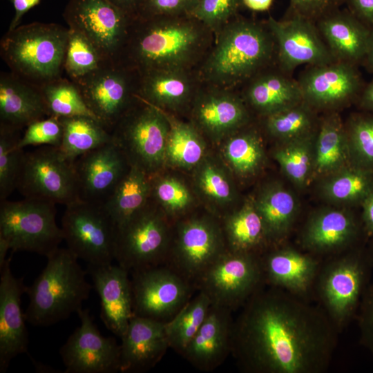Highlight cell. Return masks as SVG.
Wrapping results in <instances>:
<instances>
[{
	"mask_svg": "<svg viewBox=\"0 0 373 373\" xmlns=\"http://www.w3.org/2000/svg\"><path fill=\"white\" fill-rule=\"evenodd\" d=\"M322 307L262 285L233 320L231 354L247 373H321L336 343Z\"/></svg>",
	"mask_w": 373,
	"mask_h": 373,
	"instance_id": "6da1fadb",
	"label": "cell"
},
{
	"mask_svg": "<svg viewBox=\"0 0 373 373\" xmlns=\"http://www.w3.org/2000/svg\"><path fill=\"white\" fill-rule=\"evenodd\" d=\"M200 41L199 28L191 20L179 16L138 18L119 62L139 72L182 68Z\"/></svg>",
	"mask_w": 373,
	"mask_h": 373,
	"instance_id": "7a4b0ae2",
	"label": "cell"
},
{
	"mask_svg": "<svg viewBox=\"0 0 373 373\" xmlns=\"http://www.w3.org/2000/svg\"><path fill=\"white\" fill-rule=\"evenodd\" d=\"M46 258V267L26 287L29 303L24 315L35 326H50L77 313L92 289L87 271L68 248L58 247Z\"/></svg>",
	"mask_w": 373,
	"mask_h": 373,
	"instance_id": "3957f363",
	"label": "cell"
},
{
	"mask_svg": "<svg viewBox=\"0 0 373 373\" xmlns=\"http://www.w3.org/2000/svg\"><path fill=\"white\" fill-rule=\"evenodd\" d=\"M69 29L33 22L8 30L0 54L10 71L38 86L61 76Z\"/></svg>",
	"mask_w": 373,
	"mask_h": 373,
	"instance_id": "277c9868",
	"label": "cell"
},
{
	"mask_svg": "<svg viewBox=\"0 0 373 373\" xmlns=\"http://www.w3.org/2000/svg\"><path fill=\"white\" fill-rule=\"evenodd\" d=\"M276 51L269 29L254 21L238 19L227 23L207 63L213 80L234 83L256 75Z\"/></svg>",
	"mask_w": 373,
	"mask_h": 373,
	"instance_id": "5b68a950",
	"label": "cell"
},
{
	"mask_svg": "<svg viewBox=\"0 0 373 373\" xmlns=\"http://www.w3.org/2000/svg\"><path fill=\"white\" fill-rule=\"evenodd\" d=\"M169 131L164 112L137 96L135 103L114 126L111 134L113 142L130 165L153 176L164 166Z\"/></svg>",
	"mask_w": 373,
	"mask_h": 373,
	"instance_id": "8992f818",
	"label": "cell"
},
{
	"mask_svg": "<svg viewBox=\"0 0 373 373\" xmlns=\"http://www.w3.org/2000/svg\"><path fill=\"white\" fill-rule=\"evenodd\" d=\"M171 235L169 218L151 199L144 208L117 227L115 260L129 273L165 265Z\"/></svg>",
	"mask_w": 373,
	"mask_h": 373,
	"instance_id": "52a82bcc",
	"label": "cell"
},
{
	"mask_svg": "<svg viewBox=\"0 0 373 373\" xmlns=\"http://www.w3.org/2000/svg\"><path fill=\"white\" fill-rule=\"evenodd\" d=\"M55 218V204L48 201L30 198L1 201L0 237L12 252L26 251L47 257L64 240Z\"/></svg>",
	"mask_w": 373,
	"mask_h": 373,
	"instance_id": "ba28073f",
	"label": "cell"
},
{
	"mask_svg": "<svg viewBox=\"0 0 373 373\" xmlns=\"http://www.w3.org/2000/svg\"><path fill=\"white\" fill-rule=\"evenodd\" d=\"M218 221L210 216H193L179 220L172 229L165 265L195 288L207 269L227 251Z\"/></svg>",
	"mask_w": 373,
	"mask_h": 373,
	"instance_id": "9c48e42d",
	"label": "cell"
},
{
	"mask_svg": "<svg viewBox=\"0 0 373 373\" xmlns=\"http://www.w3.org/2000/svg\"><path fill=\"white\" fill-rule=\"evenodd\" d=\"M371 265L357 252L321 265L314 286L321 307L336 329H341L357 312Z\"/></svg>",
	"mask_w": 373,
	"mask_h": 373,
	"instance_id": "30bf717a",
	"label": "cell"
},
{
	"mask_svg": "<svg viewBox=\"0 0 373 373\" xmlns=\"http://www.w3.org/2000/svg\"><path fill=\"white\" fill-rule=\"evenodd\" d=\"M61 228L67 248L91 265L115 260L117 226L102 204L79 200L68 206Z\"/></svg>",
	"mask_w": 373,
	"mask_h": 373,
	"instance_id": "8fae6325",
	"label": "cell"
},
{
	"mask_svg": "<svg viewBox=\"0 0 373 373\" xmlns=\"http://www.w3.org/2000/svg\"><path fill=\"white\" fill-rule=\"evenodd\" d=\"M63 17L109 62H119L134 19L108 0H69Z\"/></svg>",
	"mask_w": 373,
	"mask_h": 373,
	"instance_id": "7c38bea8",
	"label": "cell"
},
{
	"mask_svg": "<svg viewBox=\"0 0 373 373\" xmlns=\"http://www.w3.org/2000/svg\"><path fill=\"white\" fill-rule=\"evenodd\" d=\"M17 189L25 198L68 206L79 200L73 163L59 148L25 153Z\"/></svg>",
	"mask_w": 373,
	"mask_h": 373,
	"instance_id": "4fadbf2b",
	"label": "cell"
},
{
	"mask_svg": "<svg viewBox=\"0 0 373 373\" xmlns=\"http://www.w3.org/2000/svg\"><path fill=\"white\" fill-rule=\"evenodd\" d=\"M264 285L259 256L227 249L201 276L196 290L205 294L211 305L233 312Z\"/></svg>",
	"mask_w": 373,
	"mask_h": 373,
	"instance_id": "5bb4252c",
	"label": "cell"
},
{
	"mask_svg": "<svg viewBox=\"0 0 373 373\" xmlns=\"http://www.w3.org/2000/svg\"><path fill=\"white\" fill-rule=\"evenodd\" d=\"M130 274L133 316L167 322L196 290L191 282L166 265Z\"/></svg>",
	"mask_w": 373,
	"mask_h": 373,
	"instance_id": "9a60e30c",
	"label": "cell"
},
{
	"mask_svg": "<svg viewBox=\"0 0 373 373\" xmlns=\"http://www.w3.org/2000/svg\"><path fill=\"white\" fill-rule=\"evenodd\" d=\"M130 68L121 62H108L75 82L90 111L111 132L137 99Z\"/></svg>",
	"mask_w": 373,
	"mask_h": 373,
	"instance_id": "2e32d148",
	"label": "cell"
},
{
	"mask_svg": "<svg viewBox=\"0 0 373 373\" xmlns=\"http://www.w3.org/2000/svg\"><path fill=\"white\" fill-rule=\"evenodd\" d=\"M79 327L61 347L64 373H115L120 368V344L101 334L88 309L77 312Z\"/></svg>",
	"mask_w": 373,
	"mask_h": 373,
	"instance_id": "e0dca14e",
	"label": "cell"
},
{
	"mask_svg": "<svg viewBox=\"0 0 373 373\" xmlns=\"http://www.w3.org/2000/svg\"><path fill=\"white\" fill-rule=\"evenodd\" d=\"M267 26L274 39L281 70L290 74L301 65H322L336 61L315 21L291 14L281 21L269 17Z\"/></svg>",
	"mask_w": 373,
	"mask_h": 373,
	"instance_id": "ac0fdd59",
	"label": "cell"
},
{
	"mask_svg": "<svg viewBox=\"0 0 373 373\" xmlns=\"http://www.w3.org/2000/svg\"><path fill=\"white\" fill-rule=\"evenodd\" d=\"M297 81L303 102L318 108L348 102L360 96L364 87L358 66L338 61L309 66Z\"/></svg>",
	"mask_w": 373,
	"mask_h": 373,
	"instance_id": "d6986e66",
	"label": "cell"
},
{
	"mask_svg": "<svg viewBox=\"0 0 373 373\" xmlns=\"http://www.w3.org/2000/svg\"><path fill=\"white\" fill-rule=\"evenodd\" d=\"M73 166L79 200L104 204L131 165L113 141L79 157Z\"/></svg>",
	"mask_w": 373,
	"mask_h": 373,
	"instance_id": "ffe728a7",
	"label": "cell"
},
{
	"mask_svg": "<svg viewBox=\"0 0 373 373\" xmlns=\"http://www.w3.org/2000/svg\"><path fill=\"white\" fill-rule=\"evenodd\" d=\"M11 257L0 268V373L7 371L18 355L28 352V333L21 298L26 291L23 278L10 268Z\"/></svg>",
	"mask_w": 373,
	"mask_h": 373,
	"instance_id": "44dd1931",
	"label": "cell"
},
{
	"mask_svg": "<svg viewBox=\"0 0 373 373\" xmlns=\"http://www.w3.org/2000/svg\"><path fill=\"white\" fill-rule=\"evenodd\" d=\"M86 271L100 299L102 322L121 338L133 316L129 271L118 264L88 265Z\"/></svg>",
	"mask_w": 373,
	"mask_h": 373,
	"instance_id": "7402d4cb",
	"label": "cell"
},
{
	"mask_svg": "<svg viewBox=\"0 0 373 373\" xmlns=\"http://www.w3.org/2000/svg\"><path fill=\"white\" fill-rule=\"evenodd\" d=\"M260 261L265 285L303 298L314 287L322 265L314 256L291 247L265 251Z\"/></svg>",
	"mask_w": 373,
	"mask_h": 373,
	"instance_id": "603a6c76",
	"label": "cell"
},
{
	"mask_svg": "<svg viewBox=\"0 0 373 373\" xmlns=\"http://www.w3.org/2000/svg\"><path fill=\"white\" fill-rule=\"evenodd\" d=\"M166 322L133 316L122 336V373H142L153 368L169 347Z\"/></svg>",
	"mask_w": 373,
	"mask_h": 373,
	"instance_id": "cb8c5ba5",
	"label": "cell"
},
{
	"mask_svg": "<svg viewBox=\"0 0 373 373\" xmlns=\"http://www.w3.org/2000/svg\"><path fill=\"white\" fill-rule=\"evenodd\" d=\"M229 309L211 305L182 356L202 372H211L231 354L233 319Z\"/></svg>",
	"mask_w": 373,
	"mask_h": 373,
	"instance_id": "d4e9b609",
	"label": "cell"
},
{
	"mask_svg": "<svg viewBox=\"0 0 373 373\" xmlns=\"http://www.w3.org/2000/svg\"><path fill=\"white\" fill-rule=\"evenodd\" d=\"M336 61L362 64L367 50L371 28L349 10L336 9L315 21Z\"/></svg>",
	"mask_w": 373,
	"mask_h": 373,
	"instance_id": "484cf974",
	"label": "cell"
},
{
	"mask_svg": "<svg viewBox=\"0 0 373 373\" xmlns=\"http://www.w3.org/2000/svg\"><path fill=\"white\" fill-rule=\"evenodd\" d=\"M48 117L39 86L12 72L0 75V126L20 131Z\"/></svg>",
	"mask_w": 373,
	"mask_h": 373,
	"instance_id": "4316f807",
	"label": "cell"
},
{
	"mask_svg": "<svg viewBox=\"0 0 373 373\" xmlns=\"http://www.w3.org/2000/svg\"><path fill=\"white\" fill-rule=\"evenodd\" d=\"M198 127L211 140L230 135L248 119L247 109L237 97L223 92H210L199 97L193 110Z\"/></svg>",
	"mask_w": 373,
	"mask_h": 373,
	"instance_id": "83f0119b",
	"label": "cell"
},
{
	"mask_svg": "<svg viewBox=\"0 0 373 373\" xmlns=\"http://www.w3.org/2000/svg\"><path fill=\"white\" fill-rule=\"evenodd\" d=\"M358 233L354 216L339 209H326L312 216L301 234L305 249L314 254H327L344 249Z\"/></svg>",
	"mask_w": 373,
	"mask_h": 373,
	"instance_id": "f1b7e54d",
	"label": "cell"
},
{
	"mask_svg": "<svg viewBox=\"0 0 373 373\" xmlns=\"http://www.w3.org/2000/svg\"><path fill=\"white\" fill-rule=\"evenodd\" d=\"M181 69L137 71V96L165 111L180 108L188 102L191 92L190 82Z\"/></svg>",
	"mask_w": 373,
	"mask_h": 373,
	"instance_id": "f546056e",
	"label": "cell"
},
{
	"mask_svg": "<svg viewBox=\"0 0 373 373\" xmlns=\"http://www.w3.org/2000/svg\"><path fill=\"white\" fill-rule=\"evenodd\" d=\"M246 96L249 103L265 116L303 101L298 81L281 70L256 76L247 89Z\"/></svg>",
	"mask_w": 373,
	"mask_h": 373,
	"instance_id": "4dcf8cb0",
	"label": "cell"
},
{
	"mask_svg": "<svg viewBox=\"0 0 373 373\" xmlns=\"http://www.w3.org/2000/svg\"><path fill=\"white\" fill-rule=\"evenodd\" d=\"M221 224L227 249L260 256L270 244L254 201L224 216Z\"/></svg>",
	"mask_w": 373,
	"mask_h": 373,
	"instance_id": "1f68e13d",
	"label": "cell"
},
{
	"mask_svg": "<svg viewBox=\"0 0 373 373\" xmlns=\"http://www.w3.org/2000/svg\"><path fill=\"white\" fill-rule=\"evenodd\" d=\"M271 243L284 239L294 223L298 207L293 194L281 185L264 188L254 201Z\"/></svg>",
	"mask_w": 373,
	"mask_h": 373,
	"instance_id": "d6a6232c",
	"label": "cell"
},
{
	"mask_svg": "<svg viewBox=\"0 0 373 373\" xmlns=\"http://www.w3.org/2000/svg\"><path fill=\"white\" fill-rule=\"evenodd\" d=\"M151 176L131 165L126 173L103 204L117 227L144 208L151 200Z\"/></svg>",
	"mask_w": 373,
	"mask_h": 373,
	"instance_id": "836d02e7",
	"label": "cell"
},
{
	"mask_svg": "<svg viewBox=\"0 0 373 373\" xmlns=\"http://www.w3.org/2000/svg\"><path fill=\"white\" fill-rule=\"evenodd\" d=\"M59 119L63 128L59 149L73 163L84 154L113 142L111 132L95 117L78 115Z\"/></svg>",
	"mask_w": 373,
	"mask_h": 373,
	"instance_id": "e575fe53",
	"label": "cell"
},
{
	"mask_svg": "<svg viewBox=\"0 0 373 373\" xmlns=\"http://www.w3.org/2000/svg\"><path fill=\"white\" fill-rule=\"evenodd\" d=\"M314 169L318 174H332L346 166L350 149L347 131L336 114L326 117L316 135Z\"/></svg>",
	"mask_w": 373,
	"mask_h": 373,
	"instance_id": "d590c367",
	"label": "cell"
},
{
	"mask_svg": "<svg viewBox=\"0 0 373 373\" xmlns=\"http://www.w3.org/2000/svg\"><path fill=\"white\" fill-rule=\"evenodd\" d=\"M163 111L169 124L164 166L195 169L207 155L204 139L195 127L176 119L167 111Z\"/></svg>",
	"mask_w": 373,
	"mask_h": 373,
	"instance_id": "8d00e7d4",
	"label": "cell"
},
{
	"mask_svg": "<svg viewBox=\"0 0 373 373\" xmlns=\"http://www.w3.org/2000/svg\"><path fill=\"white\" fill-rule=\"evenodd\" d=\"M193 169L197 192L214 209H224L233 201L236 198L233 183L219 162L207 155Z\"/></svg>",
	"mask_w": 373,
	"mask_h": 373,
	"instance_id": "74e56055",
	"label": "cell"
},
{
	"mask_svg": "<svg viewBox=\"0 0 373 373\" xmlns=\"http://www.w3.org/2000/svg\"><path fill=\"white\" fill-rule=\"evenodd\" d=\"M211 305L208 296L198 291L180 310L165 323L169 347L182 354L203 323Z\"/></svg>",
	"mask_w": 373,
	"mask_h": 373,
	"instance_id": "f35d334b",
	"label": "cell"
},
{
	"mask_svg": "<svg viewBox=\"0 0 373 373\" xmlns=\"http://www.w3.org/2000/svg\"><path fill=\"white\" fill-rule=\"evenodd\" d=\"M222 155L229 168L240 177L254 175L265 159L260 138L252 131L229 136L222 145Z\"/></svg>",
	"mask_w": 373,
	"mask_h": 373,
	"instance_id": "ab89813d",
	"label": "cell"
},
{
	"mask_svg": "<svg viewBox=\"0 0 373 373\" xmlns=\"http://www.w3.org/2000/svg\"><path fill=\"white\" fill-rule=\"evenodd\" d=\"M372 191L371 171L358 166L342 168L322 184L323 195L336 202H361Z\"/></svg>",
	"mask_w": 373,
	"mask_h": 373,
	"instance_id": "60d3db41",
	"label": "cell"
},
{
	"mask_svg": "<svg viewBox=\"0 0 373 373\" xmlns=\"http://www.w3.org/2000/svg\"><path fill=\"white\" fill-rule=\"evenodd\" d=\"M40 88L48 116L59 118L86 115L96 118L85 103L77 85L70 79L61 76L45 83Z\"/></svg>",
	"mask_w": 373,
	"mask_h": 373,
	"instance_id": "b9f144b4",
	"label": "cell"
},
{
	"mask_svg": "<svg viewBox=\"0 0 373 373\" xmlns=\"http://www.w3.org/2000/svg\"><path fill=\"white\" fill-rule=\"evenodd\" d=\"M69 29L63 68L76 82L96 71L106 63L99 50L82 34Z\"/></svg>",
	"mask_w": 373,
	"mask_h": 373,
	"instance_id": "7bdbcfd3",
	"label": "cell"
},
{
	"mask_svg": "<svg viewBox=\"0 0 373 373\" xmlns=\"http://www.w3.org/2000/svg\"><path fill=\"white\" fill-rule=\"evenodd\" d=\"M313 132L285 141L274 152V158L284 173L294 183L304 184L314 169Z\"/></svg>",
	"mask_w": 373,
	"mask_h": 373,
	"instance_id": "ee69618b",
	"label": "cell"
},
{
	"mask_svg": "<svg viewBox=\"0 0 373 373\" xmlns=\"http://www.w3.org/2000/svg\"><path fill=\"white\" fill-rule=\"evenodd\" d=\"M305 102L266 116L268 133L276 138L287 141L312 133L314 115Z\"/></svg>",
	"mask_w": 373,
	"mask_h": 373,
	"instance_id": "f6af8a7d",
	"label": "cell"
},
{
	"mask_svg": "<svg viewBox=\"0 0 373 373\" xmlns=\"http://www.w3.org/2000/svg\"><path fill=\"white\" fill-rule=\"evenodd\" d=\"M19 131L0 126V201L17 187L25 154L18 146Z\"/></svg>",
	"mask_w": 373,
	"mask_h": 373,
	"instance_id": "bcb514c9",
	"label": "cell"
},
{
	"mask_svg": "<svg viewBox=\"0 0 373 373\" xmlns=\"http://www.w3.org/2000/svg\"><path fill=\"white\" fill-rule=\"evenodd\" d=\"M151 199L169 218L186 212L193 202V196L180 179L159 173L151 176Z\"/></svg>",
	"mask_w": 373,
	"mask_h": 373,
	"instance_id": "7dc6e473",
	"label": "cell"
},
{
	"mask_svg": "<svg viewBox=\"0 0 373 373\" xmlns=\"http://www.w3.org/2000/svg\"><path fill=\"white\" fill-rule=\"evenodd\" d=\"M347 131L350 153L357 166L373 169V115L353 117Z\"/></svg>",
	"mask_w": 373,
	"mask_h": 373,
	"instance_id": "c3c4849f",
	"label": "cell"
},
{
	"mask_svg": "<svg viewBox=\"0 0 373 373\" xmlns=\"http://www.w3.org/2000/svg\"><path fill=\"white\" fill-rule=\"evenodd\" d=\"M63 128L59 118L48 116L36 120L26 127L18 146H50L59 148L61 144Z\"/></svg>",
	"mask_w": 373,
	"mask_h": 373,
	"instance_id": "681fc988",
	"label": "cell"
},
{
	"mask_svg": "<svg viewBox=\"0 0 373 373\" xmlns=\"http://www.w3.org/2000/svg\"><path fill=\"white\" fill-rule=\"evenodd\" d=\"M242 0H198L190 14L193 18L212 28L228 23Z\"/></svg>",
	"mask_w": 373,
	"mask_h": 373,
	"instance_id": "f907efd6",
	"label": "cell"
},
{
	"mask_svg": "<svg viewBox=\"0 0 373 373\" xmlns=\"http://www.w3.org/2000/svg\"><path fill=\"white\" fill-rule=\"evenodd\" d=\"M198 0H143L138 18L190 15Z\"/></svg>",
	"mask_w": 373,
	"mask_h": 373,
	"instance_id": "816d5d0a",
	"label": "cell"
},
{
	"mask_svg": "<svg viewBox=\"0 0 373 373\" xmlns=\"http://www.w3.org/2000/svg\"><path fill=\"white\" fill-rule=\"evenodd\" d=\"M357 312L361 343L373 354V282L367 285Z\"/></svg>",
	"mask_w": 373,
	"mask_h": 373,
	"instance_id": "f5cc1de1",
	"label": "cell"
},
{
	"mask_svg": "<svg viewBox=\"0 0 373 373\" xmlns=\"http://www.w3.org/2000/svg\"><path fill=\"white\" fill-rule=\"evenodd\" d=\"M345 0H289L291 14L314 21L338 9Z\"/></svg>",
	"mask_w": 373,
	"mask_h": 373,
	"instance_id": "db71d44e",
	"label": "cell"
},
{
	"mask_svg": "<svg viewBox=\"0 0 373 373\" xmlns=\"http://www.w3.org/2000/svg\"><path fill=\"white\" fill-rule=\"evenodd\" d=\"M348 10L367 26L373 28V0H345Z\"/></svg>",
	"mask_w": 373,
	"mask_h": 373,
	"instance_id": "11a10c76",
	"label": "cell"
},
{
	"mask_svg": "<svg viewBox=\"0 0 373 373\" xmlns=\"http://www.w3.org/2000/svg\"><path fill=\"white\" fill-rule=\"evenodd\" d=\"M15 9V15L8 30H12L19 26L23 15L31 8L38 5L41 0H8Z\"/></svg>",
	"mask_w": 373,
	"mask_h": 373,
	"instance_id": "9f6ffc18",
	"label": "cell"
},
{
	"mask_svg": "<svg viewBox=\"0 0 373 373\" xmlns=\"http://www.w3.org/2000/svg\"><path fill=\"white\" fill-rule=\"evenodd\" d=\"M361 203L364 228L368 235H373V191Z\"/></svg>",
	"mask_w": 373,
	"mask_h": 373,
	"instance_id": "6f0895ef",
	"label": "cell"
},
{
	"mask_svg": "<svg viewBox=\"0 0 373 373\" xmlns=\"http://www.w3.org/2000/svg\"><path fill=\"white\" fill-rule=\"evenodd\" d=\"M134 19H137L143 0H108Z\"/></svg>",
	"mask_w": 373,
	"mask_h": 373,
	"instance_id": "680465c9",
	"label": "cell"
},
{
	"mask_svg": "<svg viewBox=\"0 0 373 373\" xmlns=\"http://www.w3.org/2000/svg\"><path fill=\"white\" fill-rule=\"evenodd\" d=\"M359 103L363 109L373 112V78L364 86L359 96Z\"/></svg>",
	"mask_w": 373,
	"mask_h": 373,
	"instance_id": "91938a15",
	"label": "cell"
},
{
	"mask_svg": "<svg viewBox=\"0 0 373 373\" xmlns=\"http://www.w3.org/2000/svg\"><path fill=\"white\" fill-rule=\"evenodd\" d=\"M273 0H242V3L249 9L254 11L268 10Z\"/></svg>",
	"mask_w": 373,
	"mask_h": 373,
	"instance_id": "94428289",
	"label": "cell"
},
{
	"mask_svg": "<svg viewBox=\"0 0 373 373\" xmlns=\"http://www.w3.org/2000/svg\"><path fill=\"white\" fill-rule=\"evenodd\" d=\"M362 64L364 65L370 72L373 73V28H371L367 50Z\"/></svg>",
	"mask_w": 373,
	"mask_h": 373,
	"instance_id": "6125c7cd",
	"label": "cell"
},
{
	"mask_svg": "<svg viewBox=\"0 0 373 373\" xmlns=\"http://www.w3.org/2000/svg\"><path fill=\"white\" fill-rule=\"evenodd\" d=\"M10 249L7 241L0 237V268H1L6 261V255L8 250Z\"/></svg>",
	"mask_w": 373,
	"mask_h": 373,
	"instance_id": "be15d7a7",
	"label": "cell"
}]
</instances>
